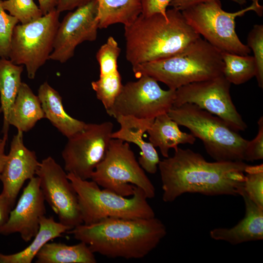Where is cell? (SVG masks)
<instances>
[{"label": "cell", "mask_w": 263, "mask_h": 263, "mask_svg": "<svg viewBox=\"0 0 263 263\" xmlns=\"http://www.w3.org/2000/svg\"><path fill=\"white\" fill-rule=\"evenodd\" d=\"M160 161L162 200L172 202L186 193L240 195L249 167L244 161L208 162L200 153L177 147Z\"/></svg>", "instance_id": "obj_1"}, {"label": "cell", "mask_w": 263, "mask_h": 263, "mask_svg": "<svg viewBox=\"0 0 263 263\" xmlns=\"http://www.w3.org/2000/svg\"><path fill=\"white\" fill-rule=\"evenodd\" d=\"M66 233L85 243L91 251L108 258L139 259L153 250L167 234L155 217L145 219L110 217L77 225Z\"/></svg>", "instance_id": "obj_2"}, {"label": "cell", "mask_w": 263, "mask_h": 263, "mask_svg": "<svg viewBox=\"0 0 263 263\" xmlns=\"http://www.w3.org/2000/svg\"><path fill=\"white\" fill-rule=\"evenodd\" d=\"M124 36L126 57L132 66L171 57L201 37L181 11L172 8L166 15L141 14L124 26Z\"/></svg>", "instance_id": "obj_3"}, {"label": "cell", "mask_w": 263, "mask_h": 263, "mask_svg": "<svg viewBox=\"0 0 263 263\" xmlns=\"http://www.w3.org/2000/svg\"><path fill=\"white\" fill-rule=\"evenodd\" d=\"M221 53L201 37L171 57L132 66L135 75L150 76L176 90L223 75Z\"/></svg>", "instance_id": "obj_4"}, {"label": "cell", "mask_w": 263, "mask_h": 263, "mask_svg": "<svg viewBox=\"0 0 263 263\" xmlns=\"http://www.w3.org/2000/svg\"><path fill=\"white\" fill-rule=\"evenodd\" d=\"M168 114L200 139L207 152L215 161H244L248 140L219 117L190 103L172 107Z\"/></svg>", "instance_id": "obj_5"}, {"label": "cell", "mask_w": 263, "mask_h": 263, "mask_svg": "<svg viewBox=\"0 0 263 263\" xmlns=\"http://www.w3.org/2000/svg\"><path fill=\"white\" fill-rule=\"evenodd\" d=\"M78 197L83 224L90 225L110 217L124 219H145L155 216L141 188L134 186L130 198L104 188L101 189L94 181L83 180L67 173Z\"/></svg>", "instance_id": "obj_6"}, {"label": "cell", "mask_w": 263, "mask_h": 263, "mask_svg": "<svg viewBox=\"0 0 263 263\" xmlns=\"http://www.w3.org/2000/svg\"><path fill=\"white\" fill-rule=\"evenodd\" d=\"M259 0L235 12L222 8L220 0H209L189 6L181 12L188 24L204 39L221 52L248 55L251 50L239 39L235 30V19L253 11L262 17L263 8Z\"/></svg>", "instance_id": "obj_7"}, {"label": "cell", "mask_w": 263, "mask_h": 263, "mask_svg": "<svg viewBox=\"0 0 263 263\" xmlns=\"http://www.w3.org/2000/svg\"><path fill=\"white\" fill-rule=\"evenodd\" d=\"M91 179L99 186L124 197L141 188L148 199L155 195V188L141 167L128 142L112 138L105 156Z\"/></svg>", "instance_id": "obj_8"}, {"label": "cell", "mask_w": 263, "mask_h": 263, "mask_svg": "<svg viewBox=\"0 0 263 263\" xmlns=\"http://www.w3.org/2000/svg\"><path fill=\"white\" fill-rule=\"evenodd\" d=\"M60 14L55 9L35 21L18 24L14 29L9 59L25 66L29 79H34L39 68L49 59Z\"/></svg>", "instance_id": "obj_9"}, {"label": "cell", "mask_w": 263, "mask_h": 263, "mask_svg": "<svg viewBox=\"0 0 263 263\" xmlns=\"http://www.w3.org/2000/svg\"><path fill=\"white\" fill-rule=\"evenodd\" d=\"M138 78L123 85L113 106L106 111L110 116L151 119L168 113L172 108L175 90L162 89L157 81L147 75Z\"/></svg>", "instance_id": "obj_10"}, {"label": "cell", "mask_w": 263, "mask_h": 263, "mask_svg": "<svg viewBox=\"0 0 263 263\" xmlns=\"http://www.w3.org/2000/svg\"><path fill=\"white\" fill-rule=\"evenodd\" d=\"M113 125L110 121L89 123L68 141L62 151L64 169L83 179H91L108 149Z\"/></svg>", "instance_id": "obj_11"}, {"label": "cell", "mask_w": 263, "mask_h": 263, "mask_svg": "<svg viewBox=\"0 0 263 263\" xmlns=\"http://www.w3.org/2000/svg\"><path fill=\"white\" fill-rule=\"evenodd\" d=\"M230 85L221 75L183 86L175 91L173 107L194 104L219 117L234 130L244 131L247 127L232 102Z\"/></svg>", "instance_id": "obj_12"}, {"label": "cell", "mask_w": 263, "mask_h": 263, "mask_svg": "<svg viewBox=\"0 0 263 263\" xmlns=\"http://www.w3.org/2000/svg\"><path fill=\"white\" fill-rule=\"evenodd\" d=\"M36 175L45 201L59 222L72 228L82 224L77 195L66 171L48 156L40 162Z\"/></svg>", "instance_id": "obj_13"}, {"label": "cell", "mask_w": 263, "mask_h": 263, "mask_svg": "<svg viewBox=\"0 0 263 263\" xmlns=\"http://www.w3.org/2000/svg\"><path fill=\"white\" fill-rule=\"evenodd\" d=\"M98 0L69 12L60 22L49 59L65 63L72 58L83 42L94 41L99 28Z\"/></svg>", "instance_id": "obj_14"}, {"label": "cell", "mask_w": 263, "mask_h": 263, "mask_svg": "<svg viewBox=\"0 0 263 263\" xmlns=\"http://www.w3.org/2000/svg\"><path fill=\"white\" fill-rule=\"evenodd\" d=\"M45 201L39 178L35 176L24 188L7 221L0 226V234L19 233L24 242H30L38 231L41 219L45 216Z\"/></svg>", "instance_id": "obj_15"}, {"label": "cell", "mask_w": 263, "mask_h": 263, "mask_svg": "<svg viewBox=\"0 0 263 263\" xmlns=\"http://www.w3.org/2000/svg\"><path fill=\"white\" fill-rule=\"evenodd\" d=\"M23 133L18 131L14 135L0 174L3 187L1 193L8 199L13 207L24 182L35 177L40 164L35 152L25 146Z\"/></svg>", "instance_id": "obj_16"}, {"label": "cell", "mask_w": 263, "mask_h": 263, "mask_svg": "<svg viewBox=\"0 0 263 263\" xmlns=\"http://www.w3.org/2000/svg\"><path fill=\"white\" fill-rule=\"evenodd\" d=\"M120 51L116 40L110 37L96 54L100 75L98 80L92 82L91 86L106 111L112 107L123 86L117 67Z\"/></svg>", "instance_id": "obj_17"}, {"label": "cell", "mask_w": 263, "mask_h": 263, "mask_svg": "<svg viewBox=\"0 0 263 263\" xmlns=\"http://www.w3.org/2000/svg\"><path fill=\"white\" fill-rule=\"evenodd\" d=\"M240 195L245 205V215L239 223L230 228H216L210 230V237L232 244L261 240L263 239V208L259 207L241 189Z\"/></svg>", "instance_id": "obj_18"}, {"label": "cell", "mask_w": 263, "mask_h": 263, "mask_svg": "<svg viewBox=\"0 0 263 263\" xmlns=\"http://www.w3.org/2000/svg\"><path fill=\"white\" fill-rule=\"evenodd\" d=\"M120 128L113 132L112 138L121 139L136 145L140 149L141 155L138 163L142 169L150 174L155 173L160 162L155 147L150 142L143 139V134L151 126L154 118L139 119L131 116H119L115 118Z\"/></svg>", "instance_id": "obj_19"}, {"label": "cell", "mask_w": 263, "mask_h": 263, "mask_svg": "<svg viewBox=\"0 0 263 263\" xmlns=\"http://www.w3.org/2000/svg\"><path fill=\"white\" fill-rule=\"evenodd\" d=\"M45 118L64 136L69 138L82 131L86 123L68 114L58 92L45 81L38 89V95Z\"/></svg>", "instance_id": "obj_20"}, {"label": "cell", "mask_w": 263, "mask_h": 263, "mask_svg": "<svg viewBox=\"0 0 263 263\" xmlns=\"http://www.w3.org/2000/svg\"><path fill=\"white\" fill-rule=\"evenodd\" d=\"M45 118L38 95L25 83L21 84L16 99L9 112L7 123L18 131L27 132L38 121Z\"/></svg>", "instance_id": "obj_21"}, {"label": "cell", "mask_w": 263, "mask_h": 263, "mask_svg": "<svg viewBox=\"0 0 263 263\" xmlns=\"http://www.w3.org/2000/svg\"><path fill=\"white\" fill-rule=\"evenodd\" d=\"M147 132L150 142L154 147L159 148L165 158L169 157V149L175 150L180 144H193L196 139L191 133L181 131L168 113L156 117Z\"/></svg>", "instance_id": "obj_22"}, {"label": "cell", "mask_w": 263, "mask_h": 263, "mask_svg": "<svg viewBox=\"0 0 263 263\" xmlns=\"http://www.w3.org/2000/svg\"><path fill=\"white\" fill-rule=\"evenodd\" d=\"M72 227L56 222L53 217L44 216L38 233L30 244L21 251L11 254L0 253V263H31L41 248L50 241L61 237Z\"/></svg>", "instance_id": "obj_23"}, {"label": "cell", "mask_w": 263, "mask_h": 263, "mask_svg": "<svg viewBox=\"0 0 263 263\" xmlns=\"http://www.w3.org/2000/svg\"><path fill=\"white\" fill-rule=\"evenodd\" d=\"M37 263H95L96 260L89 247L80 242L74 245L47 243L36 257Z\"/></svg>", "instance_id": "obj_24"}, {"label": "cell", "mask_w": 263, "mask_h": 263, "mask_svg": "<svg viewBox=\"0 0 263 263\" xmlns=\"http://www.w3.org/2000/svg\"><path fill=\"white\" fill-rule=\"evenodd\" d=\"M23 67L14 64L9 59L0 58V113L3 116V136L6 138L9 128L8 115L22 83Z\"/></svg>", "instance_id": "obj_25"}, {"label": "cell", "mask_w": 263, "mask_h": 263, "mask_svg": "<svg viewBox=\"0 0 263 263\" xmlns=\"http://www.w3.org/2000/svg\"><path fill=\"white\" fill-rule=\"evenodd\" d=\"M99 28L132 23L141 14V0H98Z\"/></svg>", "instance_id": "obj_26"}, {"label": "cell", "mask_w": 263, "mask_h": 263, "mask_svg": "<svg viewBox=\"0 0 263 263\" xmlns=\"http://www.w3.org/2000/svg\"><path fill=\"white\" fill-rule=\"evenodd\" d=\"M223 75L231 84L240 85L256 76L257 67L253 56L221 53Z\"/></svg>", "instance_id": "obj_27"}, {"label": "cell", "mask_w": 263, "mask_h": 263, "mask_svg": "<svg viewBox=\"0 0 263 263\" xmlns=\"http://www.w3.org/2000/svg\"><path fill=\"white\" fill-rule=\"evenodd\" d=\"M2 6L21 24L32 22L43 16L33 0H5L2 1Z\"/></svg>", "instance_id": "obj_28"}, {"label": "cell", "mask_w": 263, "mask_h": 263, "mask_svg": "<svg viewBox=\"0 0 263 263\" xmlns=\"http://www.w3.org/2000/svg\"><path fill=\"white\" fill-rule=\"evenodd\" d=\"M243 190L259 207L263 208V165H250L245 173Z\"/></svg>", "instance_id": "obj_29"}, {"label": "cell", "mask_w": 263, "mask_h": 263, "mask_svg": "<svg viewBox=\"0 0 263 263\" xmlns=\"http://www.w3.org/2000/svg\"><path fill=\"white\" fill-rule=\"evenodd\" d=\"M247 46L253 51L255 60L258 85L263 88V25L255 24L249 32L247 39Z\"/></svg>", "instance_id": "obj_30"}, {"label": "cell", "mask_w": 263, "mask_h": 263, "mask_svg": "<svg viewBox=\"0 0 263 263\" xmlns=\"http://www.w3.org/2000/svg\"><path fill=\"white\" fill-rule=\"evenodd\" d=\"M2 1L0 0V58L9 59L14 29L19 21L6 13Z\"/></svg>", "instance_id": "obj_31"}, {"label": "cell", "mask_w": 263, "mask_h": 263, "mask_svg": "<svg viewBox=\"0 0 263 263\" xmlns=\"http://www.w3.org/2000/svg\"><path fill=\"white\" fill-rule=\"evenodd\" d=\"M258 133L252 140H248L244 155V160L254 161L263 159V116L258 122Z\"/></svg>", "instance_id": "obj_32"}, {"label": "cell", "mask_w": 263, "mask_h": 263, "mask_svg": "<svg viewBox=\"0 0 263 263\" xmlns=\"http://www.w3.org/2000/svg\"><path fill=\"white\" fill-rule=\"evenodd\" d=\"M172 0H141V14L150 16L155 14H166L167 7Z\"/></svg>", "instance_id": "obj_33"}, {"label": "cell", "mask_w": 263, "mask_h": 263, "mask_svg": "<svg viewBox=\"0 0 263 263\" xmlns=\"http://www.w3.org/2000/svg\"><path fill=\"white\" fill-rule=\"evenodd\" d=\"M209 0H172L169 6L180 11H182L187 8L203 2ZM240 5L244 4L248 0H229Z\"/></svg>", "instance_id": "obj_34"}, {"label": "cell", "mask_w": 263, "mask_h": 263, "mask_svg": "<svg viewBox=\"0 0 263 263\" xmlns=\"http://www.w3.org/2000/svg\"><path fill=\"white\" fill-rule=\"evenodd\" d=\"M93 0H58L56 9L60 13L72 11L79 7L88 4Z\"/></svg>", "instance_id": "obj_35"}, {"label": "cell", "mask_w": 263, "mask_h": 263, "mask_svg": "<svg viewBox=\"0 0 263 263\" xmlns=\"http://www.w3.org/2000/svg\"><path fill=\"white\" fill-rule=\"evenodd\" d=\"M13 207L8 199L1 193L0 194V226L7 221Z\"/></svg>", "instance_id": "obj_36"}, {"label": "cell", "mask_w": 263, "mask_h": 263, "mask_svg": "<svg viewBox=\"0 0 263 263\" xmlns=\"http://www.w3.org/2000/svg\"><path fill=\"white\" fill-rule=\"evenodd\" d=\"M38 1L39 9L43 15H45L56 8L58 0H38Z\"/></svg>", "instance_id": "obj_37"}, {"label": "cell", "mask_w": 263, "mask_h": 263, "mask_svg": "<svg viewBox=\"0 0 263 263\" xmlns=\"http://www.w3.org/2000/svg\"><path fill=\"white\" fill-rule=\"evenodd\" d=\"M8 138L3 136L0 139V174L1 173L7 159L5 148Z\"/></svg>", "instance_id": "obj_38"}]
</instances>
